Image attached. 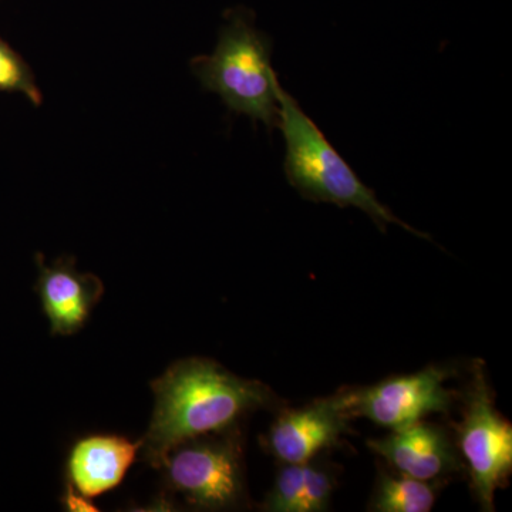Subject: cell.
<instances>
[{
    "label": "cell",
    "instance_id": "3",
    "mask_svg": "<svg viewBox=\"0 0 512 512\" xmlns=\"http://www.w3.org/2000/svg\"><path fill=\"white\" fill-rule=\"evenodd\" d=\"M227 20L215 52L191 60L192 73L229 110L272 131L279 126V80L271 62V39L256 29L254 13L247 9L231 10Z\"/></svg>",
    "mask_w": 512,
    "mask_h": 512
},
{
    "label": "cell",
    "instance_id": "8",
    "mask_svg": "<svg viewBox=\"0 0 512 512\" xmlns=\"http://www.w3.org/2000/svg\"><path fill=\"white\" fill-rule=\"evenodd\" d=\"M349 417L346 393L281 414L266 439L269 451L284 463H309L320 451L338 443L348 430Z\"/></svg>",
    "mask_w": 512,
    "mask_h": 512
},
{
    "label": "cell",
    "instance_id": "9",
    "mask_svg": "<svg viewBox=\"0 0 512 512\" xmlns=\"http://www.w3.org/2000/svg\"><path fill=\"white\" fill-rule=\"evenodd\" d=\"M143 441L96 433L74 441L66 457V483L86 497L116 490L141 454Z\"/></svg>",
    "mask_w": 512,
    "mask_h": 512
},
{
    "label": "cell",
    "instance_id": "10",
    "mask_svg": "<svg viewBox=\"0 0 512 512\" xmlns=\"http://www.w3.org/2000/svg\"><path fill=\"white\" fill-rule=\"evenodd\" d=\"M373 453L379 454L400 474L430 481L450 473L457 458L447 434L433 424L417 423L392 430L383 439L367 441Z\"/></svg>",
    "mask_w": 512,
    "mask_h": 512
},
{
    "label": "cell",
    "instance_id": "2",
    "mask_svg": "<svg viewBox=\"0 0 512 512\" xmlns=\"http://www.w3.org/2000/svg\"><path fill=\"white\" fill-rule=\"evenodd\" d=\"M278 100V128L284 133L286 143V178L303 198L342 208H359L372 218L380 231H386L389 224H396L417 237L430 238L399 220L377 200L375 192L360 181L315 121L281 84Z\"/></svg>",
    "mask_w": 512,
    "mask_h": 512
},
{
    "label": "cell",
    "instance_id": "6",
    "mask_svg": "<svg viewBox=\"0 0 512 512\" xmlns=\"http://www.w3.org/2000/svg\"><path fill=\"white\" fill-rule=\"evenodd\" d=\"M447 379L446 369L429 367L414 375L394 377L366 389L346 392L349 414L365 417L386 429H403L431 413L450 409Z\"/></svg>",
    "mask_w": 512,
    "mask_h": 512
},
{
    "label": "cell",
    "instance_id": "11",
    "mask_svg": "<svg viewBox=\"0 0 512 512\" xmlns=\"http://www.w3.org/2000/svg\"><path fill=\"white\" fill-rule=\"evenodd\" d=\"M436 503V490L429 481L409 476L380 478L372 508L377 512H429Z\"/></svg>",
    "mask_w": 512,
    "mask_h": 512
},
{
    "label": "cell",
    "instance_id": "1",
    "mask_svg": "<svg viewBox=\"0 0 512 512\" xmlns=\"http://www.w3.org/2000/svg\"><path fill=\"white\" fill-rule=\"evenodd\" d=\"M150 386L156 404L141 456L154 468L178 444L234 429L242 417L274 402L264 383L201 357L178 360Z\"/></svg>",
    "mask_w": 512,
    "mask_h": 512
},
{
    "label": "cell",
    "instance_id": "5",
    "mask_svg": "<svg viewBox=\"0 0 512 512\" xmlns=\"http://www.w3.org/2000/svg\"><path fill=\"white\" fill-rule=\"evenodd\" d=\"M474 493L485 511L494 510L495 491L512 471V429L494 407L483 375L468 397L466 417L458 427Z\"/></svg>",
    "mask_w": 512,
    "mask_h": 512
},
{
    "label": "cell",
    "instance_id": "12",
    "mask_svg": "<svg viewBox=\"0 0 512 512\" xmlns=\"http://www.w3.org/2000/svg\"><path fill=\"white\" fill-rule=\"evenodd\" d=\"M0 92H16L28 97L33 106L43 103L29 64L0 37Z\"/></svg>",
    "mask_w": 512,
    "mask_h": 512
},
{
    "label": "cell",
    "instance_id": "14",
    "mask_svg": "<svg viewBox=\"0 0 512 512\" xmlns=\"http://www.w3.org/2000/svg\"><path fill=\"white\" fill-rule=\"evenodd\" d=\"M332 473L319 464L306 463L305 483L299 512H322L328 510L333 493Z\"/></svg>",
    "mask_w": 512,
    "mask_h": 512
},
{
    "label": "cell",
    "instance_id": "7",
    "mask_svg": "<svg viewBox=\"0 0 512 512\" xmlns=\"http://www.w3.org/2000/svg\"><path fill=\"white\" fill-rule=\"evenodd\" d=\"M39 268L36 291L53 336H73L86 326L97 303L104 295L99 276L80 272L73 256L57 258L45 264L42 254L36 255Z\"/></svg>",
    "mask_w": 512,
    "mask_h": 512
},
{
    "label": "cell",
    "instance_id": "4",
    "mask_svg": "<svg viewBox=\"0 0 512 512\" xmlns=\"http://www.w3.org/2000/svg\"><path fill=\"white\" fill-rule=\"evenodd\" d=\"M156 468L165 487L198 510H232L244 503L242 448L234 429L178 444Z\"/></svg>",
    "mask_w": 512,
    "mask_h": 512
},
{
    "label": "cell",
    "instance_id": "13",
    "mask_svg": "<svg viewBox=\"0 0 512 512\" xmlns=\"http://www.w3.org/2000/svg\"><path fill=\"white\" fill-rule=\"evenodd\" d=\"M305 464H289L276 474L275 483L266 495L262 510L268 512H299L305 483Z\"/></svg>",
    "mask_w": 512,
    "mask_h": 512
},
{
    "label": "cell",
    "instance_id": "15",
    "mask_svg": "<svg viewBox=\"0 0 512 512\" xmlns=\"http://www.w3.org/2000/svg\"><path fill=\"white\" fill-rule=\"evenodd\" d=\"M62 505L64 510L72 512H93L99 511L97 505L94 504L92 498L86 497L79 491L74 490L72 485H64V491L62 495Z\"/></svg>",
    "mask_w": 512,
    "mask_h": 512
}]
</instances>
